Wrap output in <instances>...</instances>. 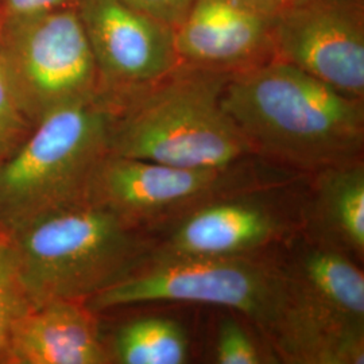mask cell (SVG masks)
Instances as JSON below:
<instances>
[{"label":"cell","mask_w":364,"mask_h":364,"mask_svg":"<svg viewBox=\"0 0 364 364\" xmlns=\"http://www.w3.org/2000/svg\"><path fill=\"white\" fill-rule=\"evenodd\" d=\"M251 1L259 3L262 6H266V7L275 10V11H279V10H284V9H287L290 6L299 4L304 0H251Z\"/></svg>","instance_id":"cell-21"},{"label":"cell","mask_w":364,"mask_h":364,"mask_svg":"<svg viewBox=\"0 0 364 364\" xmlns=\"http://www.w3.org/2000/svg\"><path fill=\"white\" fill-rule=\"evenodd\" d=\"M33 130L0 61V161L11 156Z\"/></svg>","instance_id":"cell-17"},{"label":"cell","mask_w":364,"mask_h":364,"mask_svg":"<svg viewBox=\"0 0 364 364\" xmlns=\"http://www.w3.org/2000/svg\"><path fill=\"white\" fill-rule=\"evenodd\" d=\"M13 251L0 236V362L4 363L10 335L15 323L30 309Z\"/></svg>","instance_id":"cell-16"},{"label":"cell","mask_w":364,"mask_h":364,"mask_svg":"<svg viewBox=\"0 0 364 364\" xmlns=\"http://www.w3.org/2000/svg\"><path fill=\"white\" fill-rule=\"evenodd\" d=\"M93 313L85 302L68 299L30 308L14 326L4 363H109Z\"/></svg>","instance_id":"cell-13"},{"label":"cell","mask_w":364,"mask_h":364,"mask_svg":"<svg viewBox=\"0 0 364 364\" xmlns=\"http://www.w3.org/2000/svg\"><path fill=\"white\" fill-rule=\"evenodd\" d=\"M231 75L177 66L156 82L115 96L109 154L182 168H227L255 156L221 105Z\"/></svg>","instance_id":"cell-2"},{"label":"cell","mask_w":364,"mask_h":364,"mask_svg":"<svg viewBox=\"0 0 364 364\" xmlns=\"http://www.w3.org/2000/svg\"><path fill=\"white\" fill-rule=\"evenodd\" d=\"M277 13L251 0H193L174 27L180 64L234 75L273 61Z\"/></svg>","instance_id":"cell-12"},{"label":"cell","mask_w":364,"mask_h":364,"mask_svg":"<svg viewBox=\"0 0 364 364\" xmlns=\"http://www.w3.org/2000/svg\"><path fill=\"white\" fill-rule=\"evenodd\" d=\"M114 356L122 364H183L189 358V340L176 320L144 317L117 331Z\"/></svg>","instance_id":"cell-15"},{"label":"cell","mask_w":364,"mask_h":364,"mask_svg":"<svg viewBox=\"0 0 364 364\" xmlns=\"http://www.w3.org/2000/svg\"><path fill=\"white\" fill-rule=\"evenodd\" d=\"M316 176L308 212L314 242L363 259V161L329 166Z\"/></svg>","instance_id":"cell-14"},{"label":"cell","mask_w":364,"mask_h":364,"mask_svg":"<svg viewBox=\"0 0 364 364\" xmlns=\"http://www.w3.org/2000/svg\"><path fill=\"white\" fill-rule=\"evenodd\" d=\"M221 105L255 156L306 171L362 159L364 99L279 60L231 75Z\"/></svg>","instance_id":"cell-1"},{"label":"cell","mask_w":364,"mask_h":364,"mask_svg":"<svg viewBox=\"0 0 364 364\" xmlns=\"http://www.w3.org/2000/svg\"><path fill=\"white\" fill-rule=\"evenodd\" d=\"M1 27H3V21H1V16H0V34H1Z\"/></svg>","instance_id":"cell-22"},{"label":"cell","mask_w":364,"mask_h":364,"mask_svg":"<svg viewBox=\"0 0 364 364\" xmlns=\"http://www.w3.org/2000/svg\"><path fill=\"white\" fill-rule=\"evenodd\" d=\"M127 6L176 27L188 13L193 0H122Z\"/></svg>","instance_id":"cell-19"},{"label":"cell","mask_w":364,"mask_h":364,"mask_svg":"<svg viewBox=\"0 0 364 364\" xmlns=\"http://www.w3.org/2000/svg\"><path fill=\"white\" fill-rule=\"evenodd\" d=\"M0 61L33 126L53 109L102 91L76 6L4 22Z\"/></svg>","instance_id":"cell-7"},{"label":"cell","mask_w":364,"mask_h":364,"mask_svg":"<svg viewBox=\"0 0 364 364\" xmlns=\"http://www.w3.org/2000/svg\"><path fill=\"white\" fill-rule=\"evenodd\" d=\"M78 0H0V16L3 23L37 14L76 6Z\"/></svg>","instance_id":"cell-20"},{"label":"cell","mask_w":364,"mask_h":364,"mask_svg":"<svg viewBox=\"0 0 364 364\" xmlns=\"http://www.w3.org/2000/svg\"><path fill=\"white\" fill-rule=\"evenodd\" d=\"M243 165L182 168L109 154L97 170L88 201L136 228L176 220L209 200L251 189Z\"/></svg>","instance_id":"cell-8"},{"label":"cell","mask_w":364,"mask_h":364,"mask_svg":"<svg viewBox=\"0 0 364 364\" xmlns=\"http://www.w3.org/2000/svg\"><path fill=\"white\" fill-rule=\"evenodd\" d=\"M3 237L31 308L55 299L87 302L144 266L153 246L139 228L90 201Z\"/></svg>","instance_id":"cell-4"},{"label":"cell","mask_w":364,"mask_h":364,"mask_svg":"<svg viewBox=\"0 0 364 364\" xmlns=\"http://www.w3.org/2000/svg\"><path fill=\"white\" fill-rule=\"evenodd\" d=\"M275 60L364 99V0H304L279 10Z\"/></svg>","instance_id":"cell-9"},{"label":"cell","mask_w":364,"mask_h":364,"mask_svg":"<svg viewBox=\"0 0 364 364\" xmlns=\"http://www.w3.org/2000/svg\"><path fill=\"white\" fill-rule=\"evenodd\" d=\"M151 302L232 309L273 344L287 309V273L284 266L255 257L147 260L87 305L92 312H100Z\"/></svg>","instance_id":"cell-6"},{"label":"cell","mask_w":364,"mask_h":364,"mask_svg":"<svg viewBox=\"0 0 364 364\" xmlns=\"http://www.w3.org/2000/svg\"><path fill=\"white\" fill-rule=\"evenodd\" d=\"M287 305L275 352L287 363H364V275L351 257L314 242L284 266Z\"/></svg>","instance_id":"cell-5"},{"label":"cell","mask_w":364,"mask_h":364,"mask_svg":"<svg viewBox=\"0 0 364 364\" xmlns=\"http://www.w3.org/2000/svg\"><path fill=\"white\" fill-rule=\"evenodd\" d=\"M289 232V218L272 200L239 191L176 219L168 236L151 246L149 260L254 257Z\"/></svg>","instance_id":"cell-11"},{"label":"cell","mask_w":364,"mask_h":364,"mask_svg":"<svg viewBox=\"0 0 364 364\" xmlns=\"http://www.w3.org/2000/svg\"><path fill=\"white\" fill-rule=\"evenodd\" d=\"M117 97L99 91L41 117L0 161V236L54 212L88 203L109 156Z\"/></svg>","instance_id":"cell-3"},{"label":"cell","mask_w":364,"mask_h":364,"mask_svg":"<svg viewBox=\"0 0 364 364\" xmlns=\"http://www.w3.org/2000/svg\"><path fill=\"white\" fill-rule=\"evenodd\" d=\"M100 90L124 96L165 77L180 64L174 27L122 0H78Z\"/></svg>","instance_id":"cell-10"},{"label":"cell","mask_w":364,"mask_h":364,"mask_svg":"<svg viewBox=\"0 0 364 364\" xmlns=\"http://www.w3.org/2000/svg\"><path fill=\"white\" fill-rule=\"evenodd\" d=\"M216 362L220 364L267 363L246 328L234 318H225L219 326Z\"/></svg>","instance_id":"cell-18"}]
</instances>
